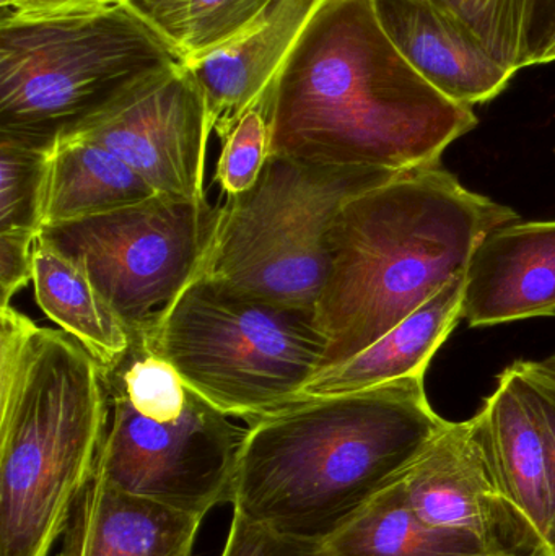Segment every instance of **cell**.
Returning <instances> with one entry per match:
<instances>
[{
  "mask_svg": "<svg viewBox=\"0 0 555 556\" xmlns=\"http://www.w3.org/2000/svg\"><path fill=\"white\" fill-rule=\"evenodd\" d=\"M398 51L374 0H328L270 94V155L407 172L478 126Z\"/></svg>",
  "mask_w": 555,
  "mask_h": 556,
  "instance_id": "6da1fadb",
  "label": "cell"
},
{
  "mask_svg": "<svg viewBox=\"0 0 555 556\" xmlns=\"http://www.w3.org/2000/svg\"><path fill=\"white\" fill-rule=\"evenodd\" d=\"M446 421L426 376L299 399L248 424L230 505L274 534L323 544L403 477Z\"/></svg>",
  "mask_w": 555,
  "mask_h": 556,
  "instance_id": "7a4b0ae2",
  "label": "cell"
},
{
  "mask_svg": "<svg viewBox=\"0 0 555 556\" xmlns=\"http://www.w3.org/2000/svg\"><path fill=\"white\" fill-rule=\"evenodd\" d=\"M515 220L514 208L466 188L442 163L352 198L332 227L315 307L326 340L319 371L348 362L465 276L479 243Z\"/></svg>",
  "mask_w": 555,
  "mask_h": 556,
  "instance_id": "3957f363",
  "label": "cell"
},
{
  "mask_svg": "<svg viewBox=\"0 0 555 556\" xmlns=\"http://www.w3.org/2000/svg\"><path fill=\"white\" fill-rule=\"evenodd\" d=\"M103 366L74 337L0 307V556H51L97 466Z\"/></svg>",
  "mask_w": 555,
  "mask_h": 556,
  "instance_id": "277c9868",
  "label": "cell"
},
{
  "mask_svg": "<svg viewBox=\"0 0 555 556\" xmlns=\"http://www.w3.org/2000/svg\"><path fill=\"white\" fill-rule=\"evenodd\" d=\"M137 342L202 401L248 424L295 402L326 350L315 314L256 300L204 273Z\"/></svg>",
  "mask_w": 555,
  "mask_h": 556,
  "instance_id": "5b68a950",
  "label": "cell"
},
{
  "mask_svg": "<svg viewBox=\"0 0 555 556\" xmlns=\"http://www.w3.org/2000/svg\"><path fill=\"white\" fill-rule=\"evenodd\" d=\"M127 2L0 18V132L55 140L127 85L176 64Z\"/></svg>",
  "mask_w": 555,
  "mask_h": 556,
  "instance_id": "8992f818",
  "label": "cell"
},
{
  "mask_svg": "<svg viewBox=\"0 0 555 556\" xmlns=\"http://www.w3.org/2000/svg\"><path fill=\"white\" fill-rule=\"evenodd\" d=\"M398 173L269 155L256 185L220 204L202 273L256 300L315 314L339 212Z\"/></svg>",
  "mask_w": 555,
  "mask_h": 556,
  "instance_id": "52a82bcc",
  "label": "cell"
},
{
  "mask_svg": "<svg viewBox=\"0 0 555 556\" xmlns=\"http://www.w3.org/2000/svg\"><path fill=\"white\" fill-rule=\"evenodd\" d=\"M218 218L209 199L159 194L39 235L85 270L137 342L201 276Z\"/></svg>",
  "mask_w": 555,
  "mask_h": 556,
  "instance_id": "ba28073f",
  "label": "cell"
},
{
  "mask_svg": "<svg viewBox=\"0 0 555 556\" xmlns=\"http://www.w3.org/2000/svg\"><path fill=\"white\" fill-rule=\"evenodd\" d=\"M110 389V417L93 476L111 485L205 518L234 495L247 428L192 392L178 417L140 414Z\"/></svg>",
  "mask_w": 555,
  "mask_h": 556,
  "instance_id": "9c48e42d",
  "label": "cell"
},
{
  "mask_svg": "<svg viewBox=\"0 0 555 556\" xmlns=\"http://www.w3.org/2000/svg\"><path fill=\"white\" fill-rule=\"evenodd\" d=\"M212 132L204 90L194 74L176 62L127 85L62 134L110 150L156 194L204 201Z\"/></svg>",
  "mask_w": 555,
  "mask_h": 556,
  "instance_id": "30bf717a",
  "label": "cell"
},
{
  "mask_svg": "<svg viewBox=\"0 0 555 556\" xmlns=\"http://www.w3.org/2000/svg\"><path fill=\"white\" fill-rule=\"evenodd\" d=\"M403 482L424 521L475 539L492 556H553L512 500L479 414L446 421Z\"/></svg>",
  "mask_w": 555,
  "mask_h": 556,
  "instance_id": "8fae6325",
  "label": "cell"
},
{
  "mask_svg": "<svg viewBox=\"0 0 555 556\" xmlns=\"http://www.w3.org/2000/svg\"><path fill=\"white\" fill-rule=\"evenodd\" d=\"M555 316V220L492 230L465 274L463 319L469 327Z\"/></svg>",
  "mask_w": 555,
  "mask_h": 556,
  "instance_id": "7c38bea8",
  "label": "cell"
},
{
  "mask_svg": "<svg viewBox=\"0 0 555 556\" xmlns=\"http://www.w3.org/2000/svg\"><path fill=\"white\" fill-rule=\"evenodd\" d=\"M374 2L398 51L450 100L468 108L489 103L517 75L465 23L432 0Z\"/></svg>",
  "mask_w": 555,
  "mask_h": 556,
  "instance_id": "4fadbf2b",
  "label": "cell"
},
{
  "mask_svg": "<svg viewBox=\"0 0 555 556\" xmlns=\"http://www.w3.org/2000/svg\"><path fill=\"white\" fill-rule=\"evenodd\" d=\"M326 2L270 0L237 39L192 64H185L204 90L218 139L224 140L237 121L276 84Z\"/></svg>",
  "mask_w": 555,
  "mask_h": 556,
  "instance_id": "5bb4252c",
  "label": "cell"
},
{
  "mask_svg": "<svg viewBox=\"0 0 555 556\" xmlns=\"http://www.w3.org/2000/svg\"><path fill=\"white\" fill-rule=\"evenodd\" d=\"M202 519L93 476L52 556H192Z\"/></svg>",
  "mask_w": 555,
  "mask_h": 556,
  "instance_id": "9a60e30c",
  "label": "cell"
},
{
  "mask_svg": "<svg viewBox=\"0 0 555 556\" xmlns=\"http://www.w3.org/2000/svg\"><path fill=\"white\" fill-rule=\"evenodd\" d=\"M499 473L525 516L555 556V466L546 428L514 365L478 412Z\"/></svg>",
  "mask_w": 555,
  "mask_h": 556,
  "instance_id": "2e32d148",
  "label": "cell"
},
{
  "mask_svg": "<svg viewBox=\"0 0 555 556\" xmlns=\"http://www.w3.org/2000/svg\"><path fill=\"white\" fill-rule=\"evenodd\" d=\"M463 290L465 276L450 281L370 346L341 365L316 372L299 399L349 394L406 376H426L433 356L463 319Z\"/></svg>",
  "mask_w": 555,
  "mask_h": 556,
  "instance_id": "e0dca14e",
  "label": "cell"
},
{
  "mask_svg": "<svg viewBox=\"0 0 555 556\" xmlns=\"http://www.w3.org/2000/svg\"><path fill=\"white\" fill-rule=\"evenodd\" d=\"M155 195L149 182L110 150L61 134L49 153L41 230L111 214Z\"/></svg>",
  "mask_w": 555,
  "mask_h": 556,
  "instance_id": "ac0fdd59",
  "label": "cell"
},
{
  "mask_svg": "<svg viewBox=\"0 0 555 556\" xmlns=\"http://www.w3.org/2000/svg\"><path fill=\"white\" fill-rule=\"evenodd\" d=\"M33 287L39 309L74 337L103 366L116 368L133 350V336L85 270L38 235L33 248Z\"/></svg>",
  "mask_w": 555,
  "mask_h": 556,
  "instance_id": "d6986e66",
  "label": "cell"
},
{
  "mask_svg": "<svg viewBox=\"0 0 555 556\" xmlns=\"http://www.w3.org/2000/svg\"><path fill=\"white\" fill-rule=\"evenodd\" d=\"M326 556H492L468 535L424 521L403 477L375 495L321 544Z\"/></svg>",
  "mask_w": 555,
  "mask_h": 556,
  "instance_id": "ffe728a7",
  "label": "cell"
},
{
  "mask_svg": "<svg viewBox=\"0 0 555 556\" xmlns=\"http://www.w3.org/2000/svg\"><path fill=\"white\" fill-rule=\"evenodd\" d=\"M165 39L181 64H192L237 39L270 0H123Z\"/></svg>",
  "mask_w": 555,
  "mask_h": 556,
  "instance_id": "44dd1931",
  "label": "cell"
},
{
  "mask_svg": "<svg viewBox=\"0 0 555 556\" xmlns=\"http://www.w3.org/2000/svg\"><path fill=\"white\" fill-rule=\"evenodd\" d=\"M52 143L0 132V235L38 238Z\"/></svg>",
  "mask_w": 555,
  "mask_h": 556,
  "instance_id": "7402d4cb",
  "label": "cell"
},
{
  "mask_svg": "<svg viewBox=\"0 0 555 556\" xmlns=\"http://www.w3.org/2000/svg\"><path fill=\"white\" fill-rule=\"evenodd\" d=\"M465 23L495 59L521 71L528 62V36L534 0H432Z\"/></svg>",
  "mask_w": 555,
  "mask_h": 556,
  "instance_id": "603a6c76",
  "label": "cell"
},
{
  "mask_svg": "<svg viewBox=\"0 0 555 556\" xmlns=\"http://www.w3.org/2000/svg\"><path fill=\"white\" fill-rule=\"evenodd\" d=\"M273 87L237 121L222 140L215 182L225 198L243 194L256 185L270 155V94Z\"/></svg>",
  "mask_w": 555,
  "mask_h": 556,
  "instance_id": "cb8c5ba5",
  "label": "cell"
},
{
  "mask_svg": "<svg viewBox=\"0 0 555 556\" xmlns=\"http://www.w3.org/2000/svg\"><path fill=\"white\" fill-rule=\"evenodd\" d=\"M220 556H326L321 544L292 541L244 518L231 516L230 531Z\"/></svg>",
  "mask_w": 555,
  "mask_h": 556,
  "instance_id": "d4e9b609",
  "label": "cell"
},
{
  "mask_svg": "<svg viewBox=\"0 0 555 556\" xmlns=\"http://www.w3.org/2000/svg\"><path fill=\"white\" fill-rule=\"evenodd\" d=\"M36 238L0 235V307L33 280V248Z\"/></svg>",
  "mask_w": 555,
  "mask_h": 556,
  "instance_id": "484cf974",
  "label": "cell"
},
{
  "mask_svg": "<svg viewBox=\"0 0 555 556\" xmlns=\"http://www.w3.org/2000/svg\"><path fill=\"white\" fill-rule=\"evenodd\" d=\"M555 62V0H534L527 67Z\"/></svg>",
  "mask_w": 555,
  "mask_h": 556,
  "instance_id": "4316f807",
  "label": "cell"
},
{
  "mask_svg": "<svg viewBox=\"0 0 555 556\" xmlns=\"http://www.w3.org/2000/svg\"><path fill=\"white\" fill-rule=\"evenodd\" d=\"M123 0H2V15H51L97 9Z\"/></svg>",
  "mask_w": 555,
  "mask_h": 556,
  "instance_id": "83f0119b",
  "label": "cell"
},
{
  "mask_svg": "<svg viewBox=\"0 0 555 556\" xmlns=\"http://www.w3.org/2000/svg\"><path fill=\"white\" fill-rule=\"evenodd\" d=\"M514 366L520 372L525 392H527L528 399H530L533 407L537 408L538 415H540L541 421H543L544 428H546L555 466V394L540 379L524 371L517 362L514 363Z\"/></svg>",
  "mask_w": 555,
  "mask_h": 556,
  "instance_id": "f1b7e54d",
  "label": "cell"
},
{
  "mask_svg": "<svg viewBox=\"0 0 555 556\" xmlns=\"http://www.w3.org/2000/svg\"><path fill=\"white\" fill-rule=\"evenodd\" d=\"M518 366L528 375L534 376L541 382L547 386L555 394V353L541 359V362H527V359H518Z\"/></svg>",
  "mask_w": 555,
  "mask_h": 556,
  "instance_id": "f546056e",
  "label": "cell"
}]
</instances>
